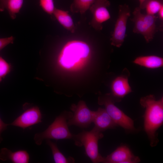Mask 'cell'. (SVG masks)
Segmentation results:
<instances>
[{"mask_svg": "<svg viewBox=\"0 0 163 163\" xmlns=\"http://www.w3.org/2000/svg\"><path fill=\"white\" fill-rule=\"evenodd\" d=\"M141 105L145 109L144 129L153 147L159 142L157 131L163 123V97L156 100L155 96L150 94L142 97L140 100Z\"/></svg>", "mask_w": 163, "mask_h": 163, "instance_id": "1", "label": "cell"}, {"mask_svg": "<svg viewBox=\"0 0 163 163\" xmlns=\"http://www.w3.org/2000/svg\"><path fill=\"white\" fill-rule=\"evenodd\" d=\"M73 115L71 112L64 111L57 117L53 122L44 131L36 133L34 140L37 145H40L46 139H72L73 134L70 131L67 121Z\"/></svg>", "mask_w": 163, "mask_h": 163, "instance_id": "2", "label": "cell"}, {"mask_svg": "<svg viewBox=\"0 0 163 163\" xmlns=\"http://www.w3.org/2000/svg\"><path fill=\"white\" fill-rule=\"evenodd\" d=\"M90 54V48L87 43L80 40H71L68 42L63 48L58 61L62 66L69 69L87 59Z\"/></svg>", "mask_w": 163, "mask_h": 163, "instance_id": "3", "label": "cell"}, {"mask_svg": "<svg viewBox=\"0 0 163 163\" xmlns=\"http://www.w3.org/2000/svg\"><path fill=\"white\" fill-rule=\"evenodd\" d=\"M103 134L94 127L90 131L83 130L77 134H73L72 138L77 146H84L86 155L93 163H104V157L99 153L98 141Z\"/></svg>", "mask_w": 163, "mask_h": 163, "instance_id": "4", "label": "cell"}, {"mask_svg": "<svg viewBox=\"0 0 163 163\" xmlns=\"http://www.w3.org/2000/svg\"><path fill=\"white\" fill-rule=\"evenodd\" d=\"M141 10L139 7H136L133 13L132 21L134 24L133 32L142 35L149 43L153 40L158 30L156 23L158 16L142 14Z\"/></svg>", "mask_w": 163, "mask_h": 163, "instance_id": "5", "label": "cell"}, {"mask_svg": "<svg viewBox=\"0 0 163 163\" xmlns=\"http://www.w3.org/2000/svg\"><path fill=\"white\" fill-rule=\"evenodd\" d=\"M116 102L117 100L110 94L100 96L98 98V104L104 106L106 111L118 126L126 131H135L133 120L115 105Z\"/></svg>", "mask_w": 163, "mask_h": 163, "instance_id": "6", "label": "cell"}, {"mask_svg": "<svg viewBox=\"0 0 163 163\" xmlns=\"http://www.w3.org/2000/svg\"><path fill=\"white\" fill-rule=\"evenodd\" d=\"M118 16L110 40L111 45L120 47L123 44L126 35L127 21L130 15V8L125 4L119 6Z\"/></svg>", "mask_w": 163, "mask_h": 163, "instance_id": "7", "label": "cell"}, {"mask_svg": "<svg viewBox=\"0 0 163 163\" xmlns=\"http://www.w3.org/2000/svg\"><path fill=\"white\" fill-rule=\"evenodd\" d=\"M71 109L73 113L67 121L68 126L74 125L86 128L93 123L94 111L90 110L84 101H81L77 105H72Z\"/></svg>", "mask_w": 163, "mask_h": 163, "instance_id": "8", "label": "cell"}, {"mask_svg": "<svg viewBox=\"0 0 163 163\" xmlns=\"http://www.w3.org/2000/svg\"><path fill=\"white\" fill-rule=\"evenodd\" d=\"M110 5V2L108 0H96L90 7L89 9L92 18L90 24L96 30H101L103 23L110 18L107 9Z\"/></svg>", "mask_w": 163, "mask_h": 163, "instance_id": "9", "label": "cell"}, {"mask_svg": "<svg viewBox=\"0 0 163 163\" xmlns=\"http://www.w3.org/2000/svg\"><path fill=\"white\" fill-rule=\"evenodd\" d=\"M42 115L39 108L34 106L26 109L12 123L11 125L25 129L42 122Z\"/></svg>", "mask_w": 163, "mask_h": 163, "instance_id": "10", "label": "cell"}, {"mask_svg": "<svg viewBox=\"0 0 163 163\" xmlns=\"http://www.w3.org/2000/svg\"><path fill=\"white\" fill-rule=\"evenodd\" d=\"M139 158L134 156L130 149L126 145H121L104 157V163H136Z\"/></svg>", "mask_w": 163, "mask_h": 163, "instance_id": "11", "label": "cell"}, {"mask_svg": "<svg viewBox=\"0 0 163 163\" xmlns=\"http://www.w3.org/2000/svg\"><path fill=\"white\" fill-rule=\"evenodd\" d=\"M129 74L128 71L125 74L123 72L121 75L116 77L112 82V95L117 102L121 101V99L132 91L128 82Z\"/></svg>", "mask_w": 163, "mask_h": 163, "instance_id": "12", "label": "cell"}, {"mask_svg": "<svg viewBox=\"0 0 163 163\" xmlns=\"http://www.w3.org/2000/svg\"><path fill=\"white\" fill-rule=\"evenodd\" d=\"M93 123L94 127L101 132L115 128L118 126L114 122L105 109L99 108L94 111Z\"/></svg>", "mask_w": 163, "mask_h": 163, "instance_id": "13", "label": "cell"}, {"mask_svg": "<svg viewBox=\"0 0 163 163\" xmlns=\"http://www.w3.org/2000/svg\"><path fill=\"white\" fill-rule=\"evenodd\" d=\"M0 160L2 161L10 160L14 163H27L30 160V156L25 150H19L15 152L6 148L0 150Z\"/></svg>", "mask_w": 163, "mask_h": 163, "instance_id": "14", "label": "cell"}, {"mask_svg": "<svg viewBox=\"0 0 163 163\" xmlns=\"http://www.w3.org/2000/svg\"><path fill=\"white\" fill-rule=\"evenodd\" d=\"M133 63L149 69H155L163 66V58L155 55L140 56L136 58Z\"/></svg>", "mask_w": 163, "mask_h": 163, "instance_id": "15", "label": "cell"}, {"mask_svg": "<svg viewBox=\"0 0 163 163\" xmlns=\"http://www.w3.org/2000/svg\"><path fill=\"white\" fill-rule=\"evenodd\" d=\"M53 14L65 28L72 33H74L75 28L73 20L68 12L55 8Z\"/></svg>", "mask_w": 163, "mask_h": 163, "instance_id": "16", "label": "cell"}, {"mask_svg": "<svg viewBox=\"0 0 163 163\" xmlns=\"http://www.w3.org/2000/svg\"><path fill=\"white\" fill-rule=\"evenodd\" d=\"M47 144L50 147L54 160L56 163H69L75 162V159L72 157L67 158L60 151L56 144L50 140L46 139Z\"/></svg>", "mask_w": 163, "mask_h": 163, "instance_id": "17", "label": "cell"}, {"mask_svg": "<svg viewBox=\"0 0 163 163\" xmlns=\"http://www.w3.org/2000/svg\"><path fill=\"white\" fill-rule=\"evenodd\" d=\"M96 0H73L70 6V10L73 13H85Z\"/></svg>", "mask_w": 163, "mask_h": 163, "instance_id": "18", "label": "cell"}, {"mask_svg": "<svg viewBox=\"0 0 163 163\" xmlns=\"http://www.w3.org/2000/svg\"><path fill=\"white\" fill-rule=\"evenodd\" d=\"M24 0H5L4 7L8 11L10 18L15 19L17 14L21 9Z\"/></svg>", "mask_w": 163, "mask_h": 163, "instance_id": "19", "label": "cell"}, {"mask_svg": "<svg viewBox=\"0 0 163 163\" xmlns=\"http://www.w3.org/2000/svg\"><path fill=\"white\" fill-rule=\"evenodd\" d=\"M163 7V0H145L140 8L145 9L146 14L155 15Z\"/></svg>", "mask_w": 163, "mask_h": 163, "instance_id": "20", "label": "cell"}, {"mask_svg": "<svg viewBox=\"0 0 163 163\" xmlns=\"http://www.w3.org/2000/svg\"><path fill=\"white\" fill-rule=\"evenodd\" d=\"M40 4L43 10L47 14H53L55 8L53 0H39Z\"/></svg>", "mask_w": 163, "mask_h": 163, "instance_id": "21", "label": "cell"}, {"mask_svg": "<svg viewBox=\"0 0 163 163\" xmlns=\"http://www.w3.org/2000/svg\"><path fill=\"white\" fill-rule=\"evenodd\" d=\"M10 70V65L0 56V82Z\"/></svg>", "mask_w": 163, "mask_h": 163, "instance_id": "22", "label": "cell"}, {"mask_svg": "<svg viewBox=\"0 0 163 163\" xmlns=\"http://www.w3.org/2000/svg\"><path fill=\"white\" fill-rule=\"evenodd\" d=\"M14 40V37L12 36L7 37L0 38V50L8 44L13 43Z\"/></svg>", "mask_w": 163, "mask_h": 163, "instance_id": "23", "label": "cell"}, {"mask_svg": "<svg viewBox=\"0 0 163 163\" xmlns=\"http://www.w3.org/2000/svg\"><path fill=\"white\" fill-rule=\"evenodd\" d=\"M8 126H9V124L4 123L0 117V143L3 140L2 133L6 129Z\"/></svg>", "mask_w": 163, "mask_h": 163, "instance_id": "24", "label": "cell"}, {"mask_svg": "<svg viewBox=\"0 0 163 163\" xmlns=\"http://www.w3.org/2000/svg\"><path fill=\"white\" fill-rule=\"evenodd\" d=\"M158 18H159L161 24L160 26V30H162L163 21V7H162L159 11L158 13Z\"/></svg>", "mask_w": 163, "mask_h": 163, "instance_id": "25", "label": "cell"}, {"mask_svg": "<svg viewBox=\"0 0 163 163\" xmlns=\"http://www.w3.org/2000/svg\"><path fill=\"white\" fill-rule=\"evenodd\" d=\"M5 0H0V11H3L5 9L4 7Z\"/></svg>", "mask_w": 163, "mask_h": 163, "instance_id": "26", "label": "cell"}, {"mask_svg": "<svg viewBox=\"0 0 163 163\" xmlns=\"http://www.w3.org/2000/svg\"><path fill=\"white\" fill-rule=\"evenodd\" d=\"M139 1V7L140 8L141 7V6H142L143 3L144 2V1L145 0H138Z\"/></svg>", "mask_w": 163, "mask_h": 163, "instance_id": "27", "label": "cell"}]
</instances>
